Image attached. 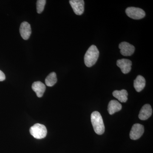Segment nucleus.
<instances>
[{"mask_svg": "<svg viewBox=\"0 0 153 153\" xmlns=\"http://www.w3.org/2000/svg\"><path fill=\"white\" fill-rule=\"evenodd\" d=\"M32 87L38 97H41L43 96L46 88L45 85L41 81L33 82Z\"/></svg>", "mask_w": 153, "mask_h": 153, "instance_id": "obj_11", "label": "nucleus"}, {"mask_svg": "<svg viewBox=\"0 0 153 153\" xmlns=\"http://www.w3.org/2000/svg\"><path fill=\"white\" fill-rule=\"evenodd\" d=\"M122 107L121 104L117 100H111L108 103V111L110 114L112 115L121 110Z\"/></svg>", "mask_w": 153, "mask_h": 153, "instance_id": "obj_12", "label": "nucleus"}, {"mask_svg": "<svg viewBox=\"0 0 153 153\" xmlns=\"http://www.w3.org/2000/svg\"><path fill=\"white\" fill-rule=\"evenodd\" d=\"M146 85V80L143 76L138 75L134 80V86L137 92L142 91Z\"/></svg>", "mask_w": 153, "mask_h": 153, "instance_id": "obj_13", "label": "nucleus"}, {"mask_svg": "<svg viewBox=\"0 0 153 153\" xmlns=\"http://www.w3.org/2000/svg\"><path fill=\"white\" fill-rule=\"evenodd\" d=\"M128 16L135 20H140L144 18L146 13L143 10L139 8L129 7L126 10Z\"/></svg>", "mask_w": 153, "mask_h": 153, "instance_id": "obj_4", "label": "nucleus"}, {"mask_svg": "<svg viewBox=\"0 0 153 153\" xmlns=\"http://www.w3.org/2000/svg\"><path fill=\"white\" fill-rule=\"evenodd\" d=\"M99 56V51L97 47L95 45H91L84 56V63L85 66L91 67L94 65L97 61Z\"/></svg>", "mask_w": 153, "mask_h": 153, "instance_id": "obj_1", "label": "nucleus"}, {"mask_svg": "<svg viewBox=\"0 0 153 153\" xmlns=\"http://www.w3.org/2000/svg\"><path fill=\"white\" fill-rule=\"evenodd\" d=\"M30 134L35 138L41 139L47 135V131L46 126L41 124L37 123L30 128Z\"/></svg>", "mask_w": 153, "mask_h": 153, "instance_id": "obj_3", "label": "nucleus"}, {"mask_svg": "<svg viewBox=\"0 0 153 153\" xmlns=\"http://www.w3.org/2000/svg\"><path fill=\"white\" fill-rule=\"evenodd\" d=\"M57 82V75L56 73L54 72H52L49 74L45 79V83L46 85L49 87L53 86Z\"/></svg>", "mask_w": 153, "mask_h": 153, "instance_id": "obj_15", "label": "nucleus"}, {"mask_svg": "<svg viewBox=\"0 0 153 153\" xmlns=\"http://www.w3.org/2000/svg\"><path fill=\"white\" fill-rule=\"evenodd\" d=\"M20 33L22 38L24 40H28L32 33V30L30 24L26 22H22L20 26Z\"/></svg>", "mask_w": 153, "mask_h": 153, "instance_id": "obj_9", "label": "nucleus"}, {"mask_svg": "<svg viewBox=\"0 0 153 153\" xmlns=\"http://www.w3.org/2000/svg\"><path fill=\"white\" fill-rule=\"evenodd\" d=\"M69 3L74 13L76 15L80 16L84 11V1L83 0H70Z\"/></svg>", "mask_w": 153, "mask_h": 153, "instance_id": "obj_6", "label": "nucleus"}, {"mask_svg": "<svg viewBox=\"0 0 153 153\" xmlns=\"http://www.w3.org/2000/svg\"><path fill=\"white\" fill-rule=\"evenodd\" d=\"M91 123L96 133L98 135L104 133L105 126L100 114L98 111H94L91 114Z\"/></svg>", "mask_w": 153, "mask_h": 153, "instance_id": "obj_2", "label": "nucleus"}, {"mask_svg": "<svg viewBox=\"0 0 153 153\" xmlns=\"http://www.w3.org/2000/svg\"><path fill=\"white\" fill-rule=\"evenodd\" d=\"M6 76L3 71L0 70V81H3L5 79Z\"/></svg>", "mask_w": 153, "mask_h": 153, "instance_id": "obj_17", "label": "nucleus"}, {"mask_svg": "<svg viewBox=\"0 0 153 153\" xmlns=\"http://www.w3.org/2000/svg\"><path fill=\"white\" fill-rule=\"evenodd\" d=\"M117 65L121 70L123 74H127L131 69L132 62L127 59H122L117 60Z\"/></svg>", "mask_w": 153, "mask_h": 153, "instance_id": "obj_8", "label": "nucleus"}, {"mask_svg": "<svg viewBox=\"0 0 153 153\" xmlns=\"http://www.w3.org/2000/svg\"><path fill=\"white\" fill-rule=\"evenodd\" d=\"M119 48L120 49L121 54L125 56H131L135 51V47L133 45L126 42H123L120 44Z\"/></svg>", "mask_w": 153, "mask_h": 153, "instance_id": "obj_7", "label": "nucleus"}, {"mask_svg": "<svg viewBox=\"0 0 153 153\" xmlns=\"http://www.w3.org/2000/svg\"><path fill=\"white\" fill-rule=\"evenodd\" d=\"M113 95L122 102H125L128 100V93L126 90H115L113 92Z\"/></svg>", "mask_w": 153, "mask_h": 153, "instance_id": "obj_14", "label": "nucleus"}, {"mask_svg": "<svg viewBox=\"0 0 153 153\" xmlns=\"http://www.w3.org/2000/svg\"><path fill=\"white\" fill-rule=\"evenodd\" d=\"M144 131L143 126L140 124H134L132 127L130 133V137L131 140H136L139 139L142 136Z\"/></svg>", "mask_w": 153, "mask_h": 153, "instance_id": "obj_5", "label": "nucleus"}, {"mask_svg": "<svg viewBox=\"0 0 153 153\" xmlns=\"http://www.w3.org/2000/svg\"><path fill=\"white\" fill-rule=\"evenodd\" d=\"M152 114V107L149 104H146L142 108L139 114V118L141 120H146L150 117Z\"/></svg>", "mask_w": 153, "mask_h": 153, "instance_id": "obj_10", "label": "nucleus"}, {"mask_svg": "<svg viewBox=\"0 0 153 153\" xmlns=\"http://www.w3.org/2000/svg\"><path fill=\"white\" fill-rule=\"evenodd\" d=\"M46 1V0H38L37 1V11L38 14L41 13L44 11Z\"/></svg>", "mask_w": 153, "mask_h": 153, "instance_id": "obj_16", "label": "nucleus"}]
</instances>
